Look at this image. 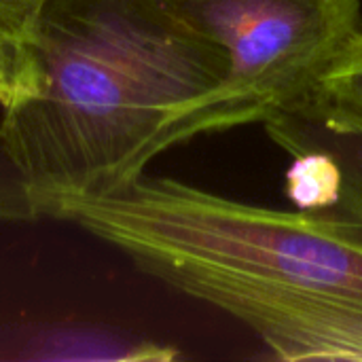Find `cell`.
Returning <instances> with one entry per match:
<instances>
[{"label":"cell","mask_w":362,"mask_h":362,"mask_svg":"<svg viewBox=\"0 0 362 362\" xmlns=\"http://www.w3.org/2000/svg\"><path fill=\"white\" fill-rule=\"evenodd\" d=\"M32 87L2 108L0 138L40 216L119 191L197 138L225 62L174 0H45L21 34Z\"/></svg>","instance_id":"1"},{"label":"cell","mask_w":362,"mask_h":362,"mask_svg":"<svg viewBox=\"0 0 362 362\" xmlns=\"http://www.w3.org/2000/svg\"><path fill=\"white\" fill-rule=\"evenodd\" d=\"M51 218L229 314L278 361L362 362V223L337 210H276L144 172Z\"/></svg>","instance_id":"2"},{"label":"cell","mask_w":362,"mask_h":362,"mask_svg":"<svg viewBox=\"0 0 362 362\" xmlns=\"http://www.w3.org/2000/svg\"><path fill=\"white\" fill-rule=\"evenodd\" d=\"M223 53L197 138L265 123L308 95L362 32V0H174Z\"/></svg>","instance_id":"3"},{"label":"cell","mask_w":362,"mask_h":362,"mask_svg":"<svg viewBox=\"0 0 362 362\" xmlns=\"http://www.w3.org/2000/svg\"><path fill=\"white\" fill-rule=\"evenodd\" d=\"M269 140L288 157L303 151L327 155L335 170L333 206L362 223V119L308 93L263 123Z\"/></svg>","instance_id":"4"},{"label":"cell","mask_w":362,"mask_h":362,"mask_svg":"<svg viewBox=\"0 0 362 362\" xmlns=\"http://www.w3.org/2000/svg\"><path fill=\"white\" fill-rule=\"evenodd\" d=\"M310 93L362 119V32L322 72Z\"/></svg>","instance_id":"5"},{"label":"cell","mask_w":362,"mask_h":362,"mask_svg":"<svg viewBox=\"0 0 362 362\" xmlns=\"http://www.w3.org/2000/svg\"><path fill=\"white\" fill-rule=\"evenodd\" d=\"M36 218H40V212L25 174L15 163L0 138V221L30 223Z\"/></svg>","instance_id":"6"},{"label":"cell","mask_w":362,"mask_h":362,"mask_svg":"<svg viewBox=\"0 0 362 362\" xmlns=\"http://www.w3.org/2000/svg\"><path fill=\"white\" fill-rule=\"evenodd\" d=\"M32 87V72L21 36L0 25V106L21 100Z\"/></svg>","instance_id":"7"},{"label":"cell","mask_w":362,"mask_h":362,"mask_svg":"<svg viewBox=\"0 0 362 362\" xmlns=\"http://www.w3.org/2000/svg\"><path fill=\"white\" fill-rule=\"evenodd\" d=\"M42 2L45 0H0V25L21 36Z\"/></svg>","instance_id":"8"}]
</instances>
